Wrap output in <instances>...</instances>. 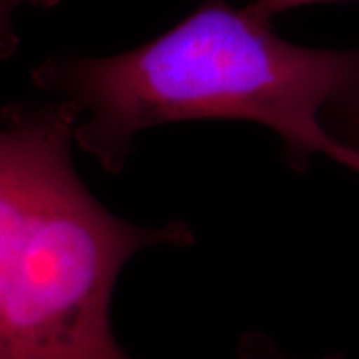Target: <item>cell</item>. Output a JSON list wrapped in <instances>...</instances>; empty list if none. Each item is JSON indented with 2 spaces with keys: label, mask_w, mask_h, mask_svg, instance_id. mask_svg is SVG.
Segmentation results:
<instances>
[{
  "label": "cell",
  "mask_w": 359,
  "mask_h": 359,
  "mask_svg": "<svg viewBox=\"0 0 359 359\" xmlns=\"http://www.w3.org/2000/svg\"><path fill=\"white\" fill-rule=\"evenodd\" d=\"M79 118L69 100L0 111V359H132L110 327L116 278L148 246L193 243L187 224L135 226L87 190Z\"/></svg>",
  "instance_id": "7a4b0ae2"
},
{
  "label": "cell",
  "mask_w": 359,
  "mask_h": 359,
  "mask_svg": "<svg viewBox=\"0 0 359 359\" xmlns=\"http://www.w3.org/2000/svg\"><path fill=\"white\" fill-rule=\"evenodd\" d=\"M60 2L62 0H0V57H11L19 45V37L13 27V15L20 7L50 8Z\"/></svg>",
  "instance_id": "277c9868"
},
{
  "label": "cell",
  "mask_w": 359,
  "mask_h": 359,
  "mask_svg": "<svg viewBox=\"0 0 359 359\" xmlns=\"http://www.w3.org/2000/svg\"><path fill=\"white\" fill-rule=\"evenodd\" d=\"M32 80L88 114L75 142L110 173L122 170L138 132L185 120L257 122L281 138L298 172L321 154L359 173V154L323 123L359 82V50L298 47L226 0H205L167 34L120 55L48 58Z\"/></svg>",
  "instance_id": "6da1fadb"
},
{
  "label": "cell",
  "mask_w": 359,
  "mask_h": 359,
  "mask_svg": "<svg viewBox=\"0 0 359 359\" xmlns=\"http://www.w3.org/2000/svg\"><path fill=\"white\" fill-rule=\"evenodd\" d=\"M323 2H339V0H255L251 2L246 11H248L251 15L257 17L258 20L266 22L273 17L278 15V13H283L286 11H291V8L309 6V4H323Z\"/></svg>",
  "instance_id": "5b68a950"
},
{
  "label": "cell",
  "mask_w": 359,
  "mask_h": 359,
  "mask_svg": "<svg viewBox=\"0 0 359 359\" xmlns=\"http://www.w3.org/2000/svg\"><path fill=\"white\" fill-rule=\"evenodd\" d=\"M327 109H333V137L359 154V82Z\"/></svg>",
  "instance_id": "3957f363"
}]
</instances>
